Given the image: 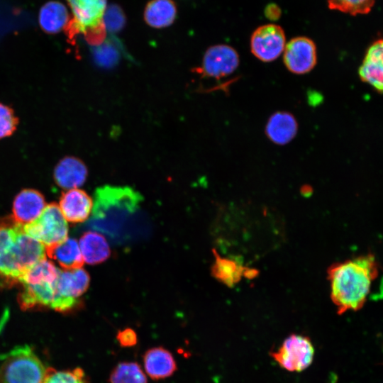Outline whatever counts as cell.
I'll return each instance as SVG.
<instances>
[{
    "label": "cell",
    "instance_id": "cell-27",
    "mask_svg": "<svg viewBox=\"0 0 383 383\" xmlns=\"http://www.w3.org/2000/svg\"><path fill=\"white\" fill-rule=\"evenodd\" d=\"M94 56L96 62L102 66L109 67L115 65L119 58V52L113 41H104L95 46Z\"/></svg>",
    "mask_w": 383,
    "mask_h": 383
},
{
    "label": "cell",
    "instance_id": "cell-11",
    "mask_svg": "<svg viewBox=\"0 0 383 383\" xmlns=\"http://www.w3.org/2000/svg\"><path fill=\"white\" fill-rule=\"evenodd\" d=\"M283 62L287 70L294 74H304L311 72L317 62L315 43L306 36L292 38L286 43Z\"/></svg>",
    "mask_w": 383,
    "mask_h": 383
},
{
    "label": "cell",
    "instance_id": "cell-10",
    "mask_svg": "<svg viewBox=\"0 0 383 383\" xmlns=\"http://www.w3.org/2000/svg\"><path fill=\"white\" fill-rule=\"evenodd\" d=\"M286 35L283 28L274 23H267L257 27L250 40L252 55L264 62L277 59L284 52Z\"/></svg>",
    "mask_w": 383,
    "mask_h": 383
},
{
    "label": "cell",
    "instance_id": "cell-18",
    "mask_svg": "<svg viewBox=\"0 0 383 383\" xmlns=\"http://www.w3.org/2000/svg\"><path fill=\"white\" fill-rule=\"evenodd\" d=\"M298 123L291 113L277 111L267 120L265 126L267 137L273 143L279 145H287L296 136Z\"/></svg>",
    "mask_w": 383,
    "mask_h": 383
},
{
    "label": "cell",
    "instance_id": "cell-16",
    "mask_svg": "<svg viewBox=\"0 0 383 383\" xmlns=\"http://www.w3.org/2000/svg\"><path fill=\"white\" fill-rule=\"evenodd\" d=\"M92 206V200L85 192L72 189L62 194L59 207L67 221L79 223L88 218Z\"/></svg>",
    "mask_w": 383,
    "mask_h": 383
},
{
    "label": "cell",
    "instance_id": "cell-20",
    "mask_svg": "<svg viewBox=\"0 0 383 383\" xmlns=\"http://www.w3.org/2000/svg\"><path fill=\"white\" fill-rule=\"evenodd\" d=\"M47 255L55 260L64 270L81 268L84 260L79 243L75 239L67 238L64 241L45 248Z\"/></svg>",
    "mask_w": 383,
    "mask_h": 383
},
{
    "label": "cell",
    "instance_id": "cell-25",
    "mask_svg": "<svg viewBox=\"0 0 383 383\" xmlns=\"http://www.w3.org/2000/svg\"><path fill=\"white\" fill-rule=\"evenodd\" d=\"M40 383H89V380L80 367L66 370L48 367Z\"/></svg>",
    "mask_w": 383,
    "mask_h": 383
},
{
    "label": "cell",
    "instance_id": "cell-3",
    "mask_svg": "<svg viewBox=\"0 0 383 383\" xmlns=\"http://www.w3.org/2000/svg\"><path fill=\"white\" fill-rule=\"evenodd\" d=\"M45 247L28 235L13 217L0 219V277L18 282L34 265L45 259Z\"/></svg>",
    "mask_w": 383,
    "mask_h": 383
},
{
    "label": "cell",
    "instance_id": "cell-4",
    "mask_svg": "<svg viewBox=\"0 0 383 383\" xmlns=\"http://www.w3.org/2000/svg\"><path fill=\"white\" fill-rule=\"evenodd\" d=\"M60 270L45 258L23 275L18 281L22 284L23 289L18 296V304L23 310L35 307L52 308Z\"/></svg>",
    "mask_w": 383,
    "mask_h": 383
},
{
    "label": "cell",
    "instance_id": "cell-9",
    "mask_svg": "<svg viewBox=\"0 0 383 383\" xmlns=\"http://www.w3.org/2000/svg\"><path fill=\"white\" fill-rule=\"evenodd\" d=\"M89 281L88 273L82 267L72 270H60L51 309L62 313L74 309L79 304V298L87 289Z\"/></svg>",
    "mask_w": 383,
    "mask_h": 383
},
{
    "label": "cell",
    "instance_id": "cell-31",
    "mask_svg": "<svg viewBox=\"0 0 383 383\" xmlns=\"http://www.w3.org/2000/svg\"><path fill=\"white\" fill-rule=\"evenodd\" d=\"M264 13L269 20L276 21L280 18L282 11L277 4L270 3L265 8Z\"/></svg>",
    "mask_w": 383,
    "mask_h": 383
},
{
    "label": "cell",
    "instance_id": "cell-29",
    "mask_svg": "<svg viewBox=\"0 0 383 383\" xmlns=\"http://www.w3.org/2000/svg\"><path fill=\"white\" fill-rule=\"evenodd\" d=\"M18 118L13 110L0 102V140L11 136L17 129Z\"/></svg>",
    "mask_w": 383,
    "mask_h": 383
},
{
    "label": "cell",
    "instance_id": "cell-15",
    "mask_svg": "<svg viewBox=\"0 0 383 383\" xmlns=\"http://www.w3.org/2000/svg\"><path fill=\"white\" fill-rule=\"evenodd\" d=\"M87 166L77 157L66 156L56 165L53 172L55 183L62 189H77L86 181Z\"/></svg>",
    "mask_w": 383,
    "mask_h": 383
},
{
    "label": "cell",
    "instance_id": "cell-30",
    "mask_svg": "<svg viewBox=\"0 0 383 383\" xmlns=\"http://www.w3.org/2000/svg\"><path fill=\"white\" fill-rule=\"evenodd\" d=\"M116 338L119 344L123 347H131L137 343L136 333L131 328L120 331Z\"/></svg>",
    "mask_w": 383,
    "mask_h": 383
},
{
    "label": "cell",
    "instance_id": "cell-2",
    "mask_svg": "<svg viewBox=\"0 0 383 383\" xmlns=\"http://www.w3.org/2000/svg\"><path fill=\"white\" fill-rule=\"evenodd\" d=\"M142 197L128 187L106 185L94 194L93 214L89 226L113 239H121L128 232L140 209Z\"/></svg>",
    "mask_w": 383,
    "mask_h": 383
},
{
    "label": "cell",
    "instance_id": "cell-24",
    "mask_svg": "<svg viewBox=\"0 0 383 383\" xmlns=\"http://www.w3.org/2000/svg\"><path fill=\"white\" fill-rule=\"evenodd\" d=\"M110 383H147V376L140 365L135 362H122L111 371Z\"/></svg>",
    "mask_w": 383,
    "mask_h": 383
},
{
    "label": "cell",
    "instance_id": "cell-8",
    "mask_svg": "<svg viewBox=\"0 0 383 383\" xmlns=\"http://www.w3.org/2000/svg\"><path fill=\"white\" fill-rule=\"evenodd\" d=\"M315 349L309 337L292 334L270 355L282 369L299 372L312 364Z\"/></svg>",
    "mask_w": 383,
    "mask_h": 383
},
{
    "label": "cell",
    "instance_id": "cell-5",
    "mask_svg": "<svg viewBox=\"0 0 383 383\" xmlns=\"http://www.w3.org/2000/svg\"><path fill=\"white\" fill-rule=\"evenodd\" d=\"M72 16L65 33L69 40L82 34L92 46L101 45L106 39V30L103 17L107 7L106 0H66Z\"/></svg>",
    "mask_w": 383,
    "mask_h": 383
},
{
    "label": "cell",
    "instance_id": "cell-1",
    "mask_svg": "<svg viewBox=\"0 0 383 383\" xmlns=\"http://www.w3.org/2000/svg\"><path fill=\"white\" fill-rule=\"evenodd\" d=\"M377 274V264L372 255L335 263L329 267L331 298L338 314L362 308Z\"/></svg>",
    "mask_w": 383,
    "mask_h": 383
},
{
    "label": "cell",
    "instance_id": "cell-22",
    "mask_svg": "<svg viewBox=\"0 0 383 383\" xmlns=\"http://www.w3.org/2000/svg\"><path fill=\"white\" fill-rule=\"evenodd\" d=\"M79 245L84 262L87 264L101 263L110 255V248L106 240L97 232H86L80 238Z\"/></svg>",
    "mask_w": 383,
    "mask_h": 383
},
{
    "label": "cell",
    "instance_id": "cell-28",
    "mask_svg": "<svg viewBox=\"0 0 383 383\" xmlns=\"http://www.w3.org/2000/svg\"><path fill=\"white\" fill-rule=\"evenodd\" d=\"M103 21L106 30L110 33H117L125 26L126 18L123 9L116 4L106 7Z\"/></svg>",
    "mask_w": 383,
    "mask_h": 383
},
{
    "label": "cell",
    "instance_id": "cell-17",
    "mask_svg": "<svg viewBox=\"0 0 383 383\" xmlns=\"http://www.w3.org/2000/svg\"><path fill=\"white\" fill-rule=\"evenodd\" d=\"M143 359V370L152 379L159 380L169 377L177 370L173 355L162 347L148 350Z\"/></svg>",
    "mask_w": 383,
    "mask_h": 383
},
{
    "label": "cell",
    "instance_id": "cell-13",
    "mask_svg": "<svg viewBox=\"0 0 383 383\" xmlns=\"http://www.w3.org/2000/svg\"><path fill=\"white\" fill-rule=\"evenodd\" d=\"M358 74L363 82L383 94V38L377 39L368 47Z\"/></svg>",
    "mask_w": 383,
    "mask_h": 383
},
{
    "label": "cell",
    "instance_id": "cell-19",
    "mask_svg": "<svg viewBox=\"0 0 383 383\" xmlns=\"http://www.w3.org/2000/svg\"><path fill=\"white\" fill-rule=\"evenodd\" d=\"M70 18L65 4L60 1H50L40 8L38 22L44 32L55 34L65 30Z\"/></svg>",
    "mask_w": 383,
    "mask_h": 383
},
{
    "label": "cell",
    "instance_id": "cell-14",
    "mask_svg": "<svg viewBox=\"0 0 383 383\" xmlns=\"http://www.w3.org/2000/svg\"><path fill=\"white\" fill-rule=\"evenodd\" d=\"M43 195L37 190L26 189L20 192L13 200V218L21 225L36 219L45 207Z\"/></svg>",
    "mask_w": 383,
    "mask_h": 383
},
{
    "label": "cell",
    "instance_id": "cell-26",
    "mask_svg": "<svg viewBox=\"0 0 383 383\" xmlns=\"http://www.w3.org/2000/svg\"><path fill=\"white\" fill-rule=\"evenodd\" d=\"M326 2L331 10L357 16L370 13L376 0H326Z\"/></svg>",
    "mask_w": 383,
    "mask_h": 383
},
{
    "label": "cell",
    "instance_id": "cell-21",
    "mask_svg": "<svg viewBox=\"0 0 383 383\" xmlns=\"http://www.w3.org/2000/svg\"><path fill=\"white\" fill-rule=\"evenodd\" d=\"M177 16V7L173 0H150L143 11L145 22L155 28L172 25Z\"/></svg>",
    "mask_w": 383,
    "mask_h": 383
},
{
    "label": "cell",
    "instance_id": "cell-12",
    "mask_svg": "<svg viewBox=\"0 0 383 383\" xmlns=\"http://www.w3.org/2000/svg\"><path fill=\"white\" fill-rule=\"evenodd\" d=\"M239 62V55L233 47L217 44L206 50L200 70L204 76L218 79L231 74Z\"/></svg>",
    "mask_w": 383,
    "mask_h": 383
},
{
    "label": "cell",
    "instance_id": "cell-6",
    "mask_svg": "<svg viewBox=\"0 0 383 383\" xmlns=\"http://www.w3.org/2000/svg\"><path fill=\"white\" fill-rule=\"evenodd\" d=\"M46 369L28 346L11 350L0 367V383H40Z\"/></svg>",
    "mask_w": 383,
    "mask_h": 383
},
{
    "label": "cell",
    "instance_id": "cell-23",
    "mask_svg": "<svg viewBox=\"0 0 383 383\" xmlns=\"http://www.w3.org/2000/svg\"><path fill=\"white\" fill-rule=\"evenodd\" d=\"M215 262L212 273L215 277L228 286H232L244 274V267L238 262L229 258L221 257L214 251Z\"/></svg>",
    "mask_w": 383,
    "mask_h": 383
},
{
    "label": "cell",
    "instance_id": "cell-7",
    "mask_svg": "<svg viewBox=\"0 0 383 383\" xmlns=\"http://www.w3.org/2000/svg\"><path fill=\"white\" fill-rule=\"evenodd\" d=\"M23 227L28 235L45 248L57 245L67 238V220L55 203L46 205L36 219Z\"/></svg>",
    "mask_w": 383,
    "mask_h": 383
}]
</instances>
